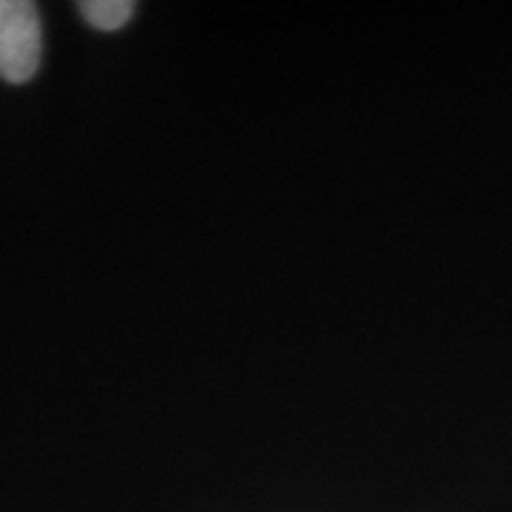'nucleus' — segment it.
Returning a JSON list of instances; mask_svg holds the SVG:
<instances>
[{
  "label": "nucleus",
  "mask_w": 512,
  "mask_h": 512,
  "mask_svg": "<svg viewBox=\"0 0 512 512\" xmlns=\"http://www.w3.org/2000/svg\"><path fill=\"white\" fill-rule=\"evenodd\" d=\"M77 9L86 18V23H92L94 29L117 32V29H123L131 20L137 6L131 0H83Z\"/></svg>",
  "instance_id": "2"
},
{
  "label": "nucleus",
  "mask_w": 512,
  "mask_h": 512,
  "mask_svg": "<svg viewBox=\"0 0 512 512\" xmlns=\"http://www.w3.org/2000/svg\"><path fill=\"white\" fill-rule=\"evenodd\" d=\"M40 12L32 0H0V77L26 83L40 69Z\"/></svg>",
  "instance_id": "1"
}]
</instances>
